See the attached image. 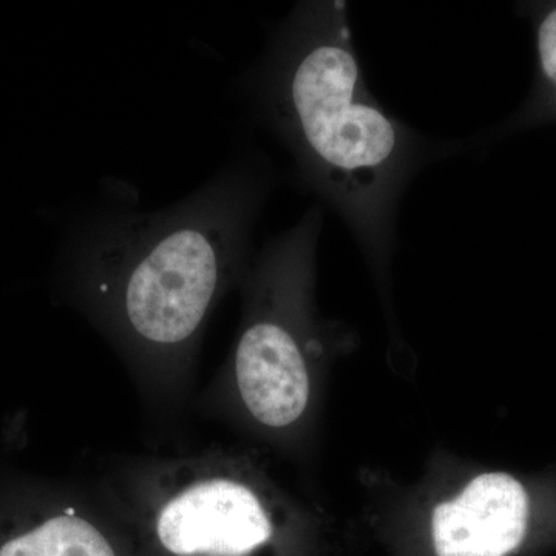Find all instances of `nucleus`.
Wrapping results in <instances>:
<instances>
[{"instance_id": "0eeeda50", "label": "nucleus", "mask_w": 556, "mask_h": 556, "mask_svg": "<svg viewBox=\"0 0 556 556\" xmlns=\"http://www.w3.org/2000/svg\"><path fill=\"white\" fill-rule=\"evenodd\" d=\"M536 47L541 75L556 94V5L538 22Z\"/></svg>"}, {"instance_id": "20e7f679", "label": "nucleus", "mask_w": 556, "mask_h": 556, "mask_svg": "<svg viewBox=\"0 0 556 556\" xmlns=\"http://www.w3.org/2000/svg\"><path fill=\"white\" fill-rule=\"evenodd\" d=\"M324 226V206L269 240L249 266L247 313L232 353L197 393L192 413L204 419L243 417L260 430H295L313 396L314 325L309 281Z\"/></svg>"}, {"instance_id": "f257e3e1", "label": "nucleus", "mask_w": 556, "mask_h": 556, "mask_svg": "<svg viewBox=\"0 0 556 556\" xmlns=\"http://www.w3.org/2000/svg\"><path fill=\"white\" fill-rule=\"evenodd\" d=\"M269 188V167L239 161L163 211L91 219L76 243L73 303L113 348L146 417L164 433L192 413L208 318L248 274Z\"/></svg>"}, {"instance_id": "39448f33", "label": "nucleus", "mask_w": 556, "mask_h": 556, "mask_svg": "<svg viewBox=\"0 0 556 556\" xmlns=\"http://www.w3.org/2000/svg\"><path fill=\"white\" fill-rule=\"evenodd\" d=\"M0 556H137L89 482L62 486L0 529Z\"/></svg>"}, {"instance_id": "f03ea898", "label": "nucleus", "mask_w": 556, "mask_h": 556, "mask_svg": "<svg viewBox=\"0 0 556 556\" xmlns=\"http://www.w3.org/2000/svg\"><path fill=\"white\" fill-rule=\"evenodd\" d=\"M248 86L260 118L291 153L303 188L336 211L382 266L396 243L408 186L463 146L424 137L369 93L342 0L300 2L274 33Z\"/></svg>"}, {"instance_id": "423d86ee", "label": "nucleus", "mask_w": 556, "mask_h": 556, "mask_svg": "<svg viewBox=\"0 0 556 556\" xmlns=\"http://www.w3.org/2000/svg\"><path fill=\"white\" fill-rule=\"evenodd\" d=\"M529 522L525 486L507 473L475 478L433 511L437 556H507L521 546Z\"/></svg>"}, {"instance_id": "7ed1b4c3", "label": "nucleus", "mask_w": 556, "mask_h": 556, "mask_svg": "<svg viewBox=\"0 0 556 556\" xmlns=\"http://www.w3.org/2000/svg\"><path fill=\"white\" fill-rule=\"evenodd\" d=\"M89 484L137 556H278L287 544V506L226 448L110 456Z\"/></svg>"}]
</instances>
